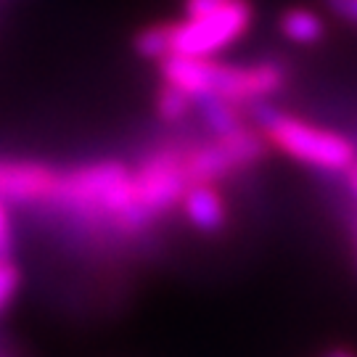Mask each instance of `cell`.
Listing matches in <instances>:
<instances>
[{"instance_id":"cell-11","label":"cell","mask_w":357,"mask_h":357,"mask_svg":"<svg viewBox=\"0 0 357 357\" xmlns=\"http://www.w3.org/2000/svg\"><path fill=\"white\" fill-rule=\"evenodd\" d=\"M169 40H172V22H156V24L143 26L132 38V48L141 59L159 64L169 56Z\"/></svg>"},{"instance_id":"cell-7","label":"cell","mask_w":357,"mask_h":357,"mask_svg":"<svg viewBox=\"0 0 357 357\" xmlns=\"http://www.w3.org/2000/svg\"><path fill=\"white\" fill-rule=\"evenodd\" d=\"M61 169L29 159H0V202L16 206L51 204Z\"/></svg>"},{"instance_id":"cell-10","label":"cell","mask_w":357,"mask_h":357,"mask_svg":"<svg viewBox=\"0 0 357 357\" xmlns=\"http://www.w3.org/2000/svg\"><path fill=\"white\" fill-rule=\"evenodd\" d=\"M193 112H199L204 128L212 132V138H220V135H228L233 130H238L243 122V109H238L236 103L222 101V98H215V96H202L193 101Z\"/></svg>"},{"instance_id":"cell-17","label":"cell","mask_w":357,"mask_h":357,"mask_svg":"<svg viewBox=\"0 0 357 357\" xmlns=\"http://www.w3.org/2000/svg\"><path fill=\"white\" fill-rule=\"evenodd\" d=\"M323 357H357L352 349H347V347H336V349H328Z\"/></svg>"},{"instance_id":"cell-9","label":"cell","mask_w":357,"mask_h":357,"mask_svg":"<svg viewBox=\"0 0 357 357\" xmlns=\"http://www.w3.org/2000/svg\"><path fill=\"white\" fill-rule=\"evenodd\" d=\"M281 32L294 45H318L326 38V22L318 11L294 6L281 16Z\"/></svg>"},{"instance_id":"cell-18","label":"cell","mask_w":357,"mask_h":357,"mask_svg":"<svg viewBox=\"0 0 357 357\" xmlns=\"http://www.w3.org/2000/svg\"><path fill=\"white\" fill-rule=\"evenodd\" d=\"M347 178H349V188H352V193L357 196V162L347 169Z\"/></svg>"},{"instance_id":"cell-4","label":"cell","mask_w":357,"mask_h":357,"mask_svg":"<svg viewBox=\"0 0 357 357\" xmlns=\"http://www.w3.org/2000/svg\"><path fill=\"white\" fill-rule=\"evenodd\" d=\"M255 24L252 0H228L215 11L183 16L172 22L169 56L188 59H215L217 53L233 48ZM167 56V59H169Z\"/></svg>"},{"instance_id":"cell-15","label":"cell","mask_w":357,"mask_h":357,"mask_svg":"<svg viewBox=\"0 0 357 357\" xmlns=\"http://www.w3.org/2000/svg\"><path fill=\"white\" fill-rule=\"evenodd\" d=\"M328 8H331L336 16H342L347 22L357 24V0H326Z\"/></svg>"},{"instance_id":"cell-13","label":"cell","mask_w":357,"mask_h":357,"mask_svg":"<svg viewBox=\"0 0 357 357\" xmlns=\"http://www.w3.org/2000/svg\"><path fill=\"white\" fill-rule=\"evenodd\" d=\"M22 283V273L13 265L11 259H0V312L8 307Z\"/></svg>"},{"instance_id":"cell-5","label":"cell","mask_w":357,"mask_h":357,"mask_svg":"<svg viewBox=\"0 0 357 357\" xmlns=\"http://www.w3.org/2000/svg\"><path fill=\"white\" fill-rule=\"evenodd\" d=\"M270 151L268 138L252 125H241L228 135L212 138L209 143L193 146L183 151V172L193 183H212L230 178L233 172H241L255 167L259 159H265Z\"/></svg>"},{"instance_id":"cell-8","label":"cell","mask_w":357,"mask_h":357,"mask_svg":"<svg viewBox=\"0 0 357 357\" xmlns=\"http://www.w3.org/2000/svg\"><path fill=\"white\" fill-rule=\"evenodd\" d=\"M183 212L188 217L196 230L202 233H217V230L225 228L228 222V206L222 202V196L217 191L212 183H193L185 188L183 199Z\"/></svg>"},{"instance_id":"cell-6","label":"cell","mask_w":357,"mask_h":357,"mask_svg":"<svg viewBox=\"0 0 357 357\" xmlns=\"http://www.w3.org/2000/svg\"><path fill=\"white\" fill-rule=\"evenodd\" d=\"M185 188L188 178L183 172V151H159L143 159L138 169H132L135 209L149 222L178 204Z\"/></svg>"},{"instance_id":"cell-16","label":"cell","mask_w":357,"mask_h":357,"mask_svg":"<svg viewBox=\"0 0 357 357\" xmlns=\"http://www.w3.org/2000/svg\"><path fill=\"white\" fill-rule=\"evenodd\" d=\"M228 0H183V11L185 16H196V13L215 11L220 6H225Z\"/></svg>"},{"instance_id":"cell-3","label":"cell","mask_w":357,"mask_h":357,"mask_svg":"<svg viewBox=\"0 0 357 357\" xmlns=\"http://www.w3.org/2000/svg\"><path fill=\"white\" fill-rule=\"evenodd\" d=\"M249 112L255 128L268 138L270 146L291 156L299 165L326 172H347L357 162L355 143L336 130L305 122L289 112L275 109L270 101L255 103Z\"/></svg>"},{"instance_id":"cell-14","label":"cell","mask_w":357,"mask_h":357,"mask_svg":"<svg viewBox=\"0 0 357 357\" xmlns=\"http://www.w3.org/2000/svg\"><path fill=\"white\" fill-rule=\"evenodd\" d=\"M11 246H13L11 215H8V204L0 202V259H8Z\"/></svg>"},{"instance_id":"cell-12","label":"cell","mask_w":357,"mask_h":357,"mask_svg":"<svg viewBox=\"0 0 357 357\" xmlns=\"http://www.w3.org/2000/svg\"><path fill=\"white\" fill-rule=\"evenodd\" d=\"M191 112H193L191 98H188L183 90L162 82V88L156 93V114H159V119H165L169 125H178V122H183Z\"/></svg>"},{"instance_id":"cell-2","label":"cell","mask_w":357,"mask_h":357,"mask_svg":"<svg viewBox=\"0 0 357 357\" xmlns=\"http://www.w3.org/2000/svg\"><path fill=\"white\" fill-rule=\"evenodd\" d=\"M51 204L79 217H109L119 233H141L151 225L135 209L132 169L119 162H93L61 172Z\"/></svg>"},{"instance_id":"cell-1","label":"cell","mask_w":357,"mask_h":357,"mask_svg":"<svg viewBox=\"0 0 357 357\" xmlns=\"http://www.w3.org/2000/svg\"><path fill=\"white\" fill-rule=\"evenodd\" d=\"M162 82L183 90L191 101L202 96H215L236 103L238 109H252L255 103L270 101L286 88V69L281 61H252V64H225L217 59H188L169 56L159 61Z\"/></svg>"}]
</instances>
